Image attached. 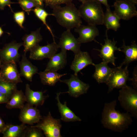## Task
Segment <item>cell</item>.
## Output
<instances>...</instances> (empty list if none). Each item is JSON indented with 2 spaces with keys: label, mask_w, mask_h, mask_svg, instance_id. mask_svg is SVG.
I'll return each mask as SVG.
<instances>
[{
  "label": "cell",
  "mask_w": 137,
  "mask_h": 137,
  "mask_svg": "<svg viewBox=\"0 0 137 137\" xmlns=\"http://www.w3.org/2000/svg\"><path fill=\"white\" fill-rule=\"evenodd\" d=\"M60 94V92L57 93L56 97L57 101L58 110L61 115L60 120L66 122L81 121V119L67 106L66 102H64L63 104L61 102L59 99Z\"/></svg>",
  "instance_id": "21"
},
{
  "label": "cell",
  "mask_w": 137,
  "mask_h": 137,
  "mask_svg": "<svg viewBox=\"0 0 137 137\" xmlns=\"http://www.w3.org/2000/svg\"><path fill=\"white\" fill-rule=\"evenodd\" d=\"M9 100L4 94L0 92V104L8 102Z\"/></svg>",
  "instance_id": "36"
},
{
  "label": "cell",
  "mask_w": 137,
  "mask_h": 137,
  "mask_svg": "<svg viewBox=\"0 0 137 137\" xmlns=\"http://www.w3.org/2000/svg\"><path fill=\"white\" fill-rule=\"evenodd\" d=\"M52 13L58 23L67 29L71 30L81 24L78 10L72 3L54 8Z\"/></svg>",
  "instance_id": "2"
},
{
  "label": "cell",
  "mask_w": 137,
  "mask_h": 137,
  "mask_svg": "<svg viewBox=\"0 0 137 137\" xmlns=\"http://www.w3.org/2000/svg\"><path fill=\"white\" fill-rule=\"evenodd\" d=\"M2 63L1 61V60L0 59V68L1 67V66L2 65Z\"/></svg>",
  "instance_id": "43"
},
{
  "label": "cell",
  "mask_w": 137,
  "mask_h": 137,
  "mask_svg": "<svg viewBox=\"0 0 137 137\" xmlns=\"http://www.w3.org/2000/svg\"><path fill=\"white\" fill-rule=\"evenodd\" d=\"M13 18L16 23L21 28L24 29L23 26L25 20V12L23 11H19L14 12Z\"/></svg>",
  "instance_id": "33"
},
{
  "label": "cell",
  "mask_w": 137,
  "mask_h": 137,
  "mask_svg": "<svg viewBox=\"0 0 137 137\" xmlns=\"http://www.w3.org/2000/svg\"><path fill=\"white\" fill-rule=\"evenodd\" d=\"M23 43H17L15 41L5 45L0 49V59L2 63L19 62L20 55L18 52Z\"/></svg>",
  "instance_id": "9"
},
{
  "label": "cell",
  "mask_w": 137,
  "mask_h": 137,
  "mask_svg": "<svg viewBox=\"0 0 137 137\" xmlns=\"http://www.w3.org/2000/svg\"><path fill=\"white\" fill-rule=\"evenodd\" d=\"M0 68V78L2 80L16 84L23 82L16 63H2Z\"/></svg>",
  "instance_id": "13"
},
{
  "label": "cell",
  "mask_w": 137,
  "mask_h": 137,
  "mask_svg": "<svg viewBox=\"0 0 137 137\" xmlns=\"http://www.w3.org/2000/svg\"><path fill=\"white\" fill-rule=\"evenodd\" d=\"M36 3L38 7L43 8L44 3L43 0H33Z\"/></svg>",
  "instance_id": "39"
},
{
  "label": "cell",
  "mask_w": 137,
  "mask_h": 137,
  "mask_svg": "<svg viewBox=\"0 0 137 137\" xmlns=\"http://www.w3.org/2000/svg\"><path fill=\"white\" fill-rule=\"evenodd\" d=\"M136 68L134 69L133 71V77L131 78V81H132V84L134 89H137V72Z\"/></svg>",
  "instance_id": "35"
},
{
  "label": "cell",
  "mask_w": 137,
  "mask_h": 137,
  "mask_svg": "<svg viewBox=\"0 0 137 137\" xmlns=\"http://www.w3.org/2000/svg\"><path fill=\"white\" fill-rule=\"evenodd\" d=\"M58 44L55 41L51 43H47L46 45L41 46L38 44L30 51V59L37 60L44 59H50L56 53L59 48Z\"/></svg>",
  "instance_id": "11"
},
{
  "label": "cell",
  "mask_w": 137,
  "mask_h": 137,
  "mask_svg": "<svg viewBox=\"0 0 137 137\" xmlns=\"http://www.w3.org/2000/svg\"><path fill=\"white\" fill-rule=\"evenodd\" d=\"M15 3H16L11 2L10 0H0V9L3 10L5 7L8 6L13 12L11 5L12 4Z\"/></svg>",
  "instance_id": "34"
},
{
  "label": "cell",
  "mask_w": 137,
  "mask_h": 137,
  "mask_svg": "<svg viewBox=\"0 0 137 137\" xmlns=\"http://www.w3.org/2000/svg\"><path fill=\"white\" fill-rule=\"evenodd\" d=\"M18 3L23 10L29 15L33 8L38 7L33 0H18Z\"/></svg>",
  "instance_id": "30"
},
{
  "label": "cell",
  "mask_w": 137,
  "mask_h": 137,
  "mask_svg": "<svg viewBox=\"0 0 137 137\" xmlns=\"http://www.w3.org/2000/svg\"><path fill=\"white\" fill-rule=\"evenodd\" d=\"M118 100L121 106L132 117L137 118V90L127 85L119 90Z\"/></svg>",
  "instance_id": "4"
},
{
  "label": "cell",
  "mask_w": 137,
  "mask_h": 137,
  "mask_svg": "<svg viewBox=\"0 0 137 137\" xmlns=\"http://www.w3.org/2000/svg\"><path fill=\"white\" fill-rule=\"evenodd\" d=\"M74 55V58L70 66V68L74 71L75 75H77L79 72L88 65H94L95 64L87 52L81 51Z\"/></svg>",
  "instance_id": "16"
},
{
  "label": "cell",
  "mask_w": 137,
  "mask_h": 137,
  "mask_svg": "<svg viewBox=\"0 0 137 137\" xmlns=\"http://www.w3.org/2000/svg\"><path fill=\"white\" fill-rule=\"evenodd\" d=\"M108 30L107 29L106 31V38L104 39L105 43L104 45L95 40H94L101 46V49L94 48L93 49L99 52L100 54L98 56L102 59V61L108 63H111L115 66V61L117 58L114 55V53L116 51H121L122 50L120 48L116 46L117 42L115 40L114 38H113L112 41L109 39L108 36Z\"/></svg>",
  "instance_id": "7"
},
{
  "label": "cell",
  "mask_w": 137,
  "mask_h": 137,
  "mask_svg": "<svg viewBox=\"0 0 137 137\" xmlns=\"http://www.w3.org/2000/svg\"><path fill=\"white\" fill-rule=\"evenodd\" d=\"M39 75L41 82L44 85L53 86L61 80L63 76L67 74H61L56 72L51 71H41L37 73Z\"/></svg>",
  "instance_id": "24"
},
{
  "label": "cell",
  "mask_w": 137,
  "mask_h": 137,
  "mask_svg": "<svg viewBox=\"0 0 137 137\" xmlns=\"http://www.w3.org/2000/svg\"><path fill=\"white\" fill-rule=\"evenodd\" d=\"M27 126L22 123L19 125L10 124H6L3 132V137H24L25 129Z\"/></svg>",
  "instance_id": "25"
},
{
  "label": "cell",
  "mask_w": 137,
  "mask_h": 137,
  "mask_svg": "<svg viewBox=\"0 0 137 137\" xmlns=\"http://www.w3.org/2000/svg\"><path fill=\"white\" fill-rule=\"evenodd\" d=\"M45 91H34L30 88V85L27 84L25 85V96L26 101L30 105L36 106H42L48 95L43 94Z\"/></svg>",
  "instance_id": "18"
},
{
  "label": "cell",
  "mask_w": 137,
  "mask_h": 137,
  "mask_svg": "<svg viewBox=\"0 0 137 137\" xmlns=\"http://www.w3.org/2000/svg\"><path fill=\"white\" fill-rule=\"evenodd\" d=\"M45 6H49L52 9L62 4H67L71 3L73 0H43Z\"/></svg>",
  "instance_id": "32"
},
{
  "label": "cell",
  "mask_w": 137,
  "mask_h": 137,
  "mask_svg": "<svg viewBox=\"0 0 137 137\" xmlns=\"http://www.w3.org/2000/svg\"><path fill=\"white\" fill-rule=\"evenodd\" d=\"M59 81L66 84L68 86V90L64 92H60L61 94L68 93L71 96L77 98L79 96L86 94L90 86L81 81L77 75H72L70 78L64 80H60Z\"/></svg>",
  "instance_id": "8"
},
{
  "label": "cell",
  "mask_w": 137,
  "mask_h": 137,
  "mask_svg": "<svg viewBox=\"0 0 137 137\" xmlns=\"http://www.w3.org/2000/svg\"><path fill=\"white\" fill-rule=\"evenodd\" d=\"M19 63L20 69V76L24 77L29 81H32L33 76L38 73L37 67L28 60L26 53L22 55V60Z\"/></svg>",
  "instance_id": "19"
},
{
  "label": "cell",
  "mask_w": 137,
  "mask_h": 137,
  "mask_svg": "<svg viewBox=\"0 0 137 137\" xmlns=\"http://www.w3.org/2000/svg\"><path fill=\"white\" fill-rule=\"evenodd\" d=\"M41 28H39L29 34L25 35L22 38L24 53L26 54L27 52L30 51L42 40V37L40 33Z\"/></svg>",
  "instance_id": "22"
},
{
  "label": "cell",
  "mask_w": 137,
  "mask_h": 137,
  "mask_svg": "<svg viewBox=\"0 0 137 137\" xmlns=\"http://www.w3.org/2000/svg\"><path fill=\"white\" fill-rule=\"evenodd\" d=\"M81 44L77 38L72 34L71 30L67 29L61 34L59 43L58 44L61 50H71L76 54L80 52Z\"/></svg>",
  "instance_id": "12"
},
{
  "label": "cell",
  "mask_w": 137,
  "mask_h": 137,
  "mask_svg": "<svg viewBox=\"0 0 137 137\" xmlns=\"http://www.w3.org/2000/svg\"><path fill=\"white\" fill-rule=\"evenodd\" d=\"M129 75L128 66L123 68L119 66L115 67L105 83L108 87L107 93L114 89H121L126 86L127 81L131 80Z\"/></svg>",
  "instance_id": "6"
},
{
  "label": "cell",
  "mask_w": 137,
  "mask_h": 137,
  "mask_svg": "<svg viewBox=\"0 0 137 137\" xmlns=\"http://www.w3.org/2000/svg\"><path fill=\"white\" fill-rule=\"evenodd\" d=\"M26 101L25 94L22 90H16L8 102L6 104V108L9 109L14 108L21 109Z\"/></svg>",
  "instance_id": "27"
},
{
  "label": "cell",
  "mask_w": 137,
  "mask_h": 137,
  "mask_svg": "<svg viewBox=\"0 0 137 137\" xmlns=\"http://www.w3.org/2000/svg\"><path fill=\"white\" fill-rule=\"evenodd\" d=\"M74 31L79 35L77 39L80 44L91 42L99 35V30L96 26L88 24L87 25L81 24L75 28Z\"/></svg>",
  "instance_id": "15"
},
{
  "label": "cell",
  "mask_w": 137,
  "mask_h": 137,
  "mask_svg": "<svg viewBox=\"0 0 137 137\" xmlns=\"http://www.w3.org/2000/svg\"><path fill=\"white\" fill-rule=\"evenodd\" d=\"M96 2L104 5L106 7V9L110 8V6L108 4V0H95Z\"/></svg>",
  "instance_id": "38"
},
{
  "label": "cell",
  "mask_w": 137,
  "mask_h": 137,
  "mask_svg": "<svg viewBox=\"0 0 137 137\" xmlns=\"http://www.w3.org/2000/svg\"><path fill=\"white\" fill-rule=\"evenodd\" d=\"M3 120L0 117V133H2L6 126Z\"/></svg>",
  "instance_id": "37"
},
{
  "label": "cell",
  "mask_w": 137,
  "mask_h": 137,
  "mask_svg": "<svg viewBox=\"0 0 137 137\" xmlns=\"http://www.w3.org/2000/svg\"><path fill=\"white\" fill-rule=\"evenodd\" d=\"M42 131L39 128L31 126L27 127L25 131L24 137H43Z\"/></svg>",
  "instance_id": "31"
},
{
  "label": "cell",
  "mask_w": 137,
  "mask_h": 137,
  "mask_svg": "<svg viewBox=\"0 0 137 137\" xmlns=\"http://www.w3.org/2000/svg\"><path fill=\"white\" fill-rule=\"evenodd\" d=\"M16 84L4 81L0 78V92L9 100L17 89Z\"/></svg>",
  "instance_id": "28"
},
{
  "label": "cell",
  "mask_w": 137,
  "mask_h": 137,
  "mask_svg": "<svg viewBox=\"0 0 137 137\" xmlns=\"http://www.w3.org/2000/svg\"><path fill=\"white\" fill-rule=\"evenodd\" d=\"M120 19L110 8L106 9L104 14L103 24L108 30L112 29L116 31L120 27Z\"/></svg>",
  "instance_id": "26"
},
{
  "label": "cell",
  "mask_w": 137,
  "mask_h": 137,
  "mask_svg": "<svg viewBox=\"0 0 137 137\" xmlns=\"http://www.w3.org/2000/svg\"><path fill=\"white\" fill-rule=\"evenodd\" d=\"M108 63L102 61L101 62L94 65L95 70L93 77L99 84L106 83L110 75L114 70L115 68L109 67Z\"/></svg>",
  "instance_id": "20"
},
{
  "label": "cell",
  "mask_w": 137,
  "mask_h": 137,
  "mask_svg": "<svg viewBox=\"0 0 137 137\" xmlns=\"http://www.w3.org/2000/svg\"><path fill=\"white\" fill-rule=\"evenodd\" d=\"M66 52L61 50L60 53L54 55L49 59L44 71L57 72L64 68L67 63Z\"/></svg>",
  "instance_id": "17"
},
{
  "label": "cell",
  "mask_w": 137,
  "mask_h": 137,
  "mask_svg": "<svg viewBox=\"0 0 137 137\" xmlns=\"http://www.w3.org/2000/svg\"><path fill=\"white\" fill-rule=\"evenodd\" d=\"M4 32L3 30L2 27H0V37H1L3 34Z\"/></svg>",
  "instance_id": "41"
},
{
  "label": "cell",
  "mask_w": 137,
  "mask_h": 137,
  "mask_svg": "<svg viewBox=\"0 0 137 137\" xmlns=\"http://www.w3.org/2000/svg\"><path fill=\"white\" fill-rule=\"evenodd\" d=\"M79 1L82 2V3L84 2H85L88 0H78Z\"/></svg>",
  "instance_id": "42"
},
{
  "label": "cell",
  "mask_w": 137,
  "mask_h": 137,
  "mask_svg": "<svg viewBox=\"0 0 137 137\" xmlns=\"http://www.w3.org/2000/svg\"><path fill=\"white\" fill-rule=\"evenodd\" d=\"M121 48L123 49L121 52L125 55V58L123 62L119 65L122 67L124 65L128 66L131 62L137 60V45L135 41L131 42L130 45H126L124 40H123V44Z\"/></svg>",
  "instance_id": "23"
},
{
  "label": "cell",
  "mask_w": 137,
  "mask_h": 137,
  "mask_svg": "<svg viewBox=\"0 0 137 137\" xmlns=\"http://www.w3.org/2000/svg\"><path fill=\"white\" fill-rule=\"evenodd\" d=\"M33 11L35 15L40 20L46 27L47 29L51 33L53 39V41H55V36L53 34L51 29L47 24L46 19L48 16L52 15L53 16V13L49 14L43 8L41 7H37L33 9Z\"/></svg>",
  "instance_id": "29"
},
{
  "label": "cell",
  "mask_w": 137,
  "mask_h": 137,
  "mask_svg": "<svg viewBox=\"0 0 137 137\" xmlns=\"http://www.w3.org/2000/svg\"><path fill=\"white\" fill-rule=\"evenodd\" d=\"M34 127L43 132L46 137H61L60 129L62 125L60 119L54 118L50 112L46 116H42L40 121Z\"/></svg>",
  "instance_id": "5"
},
{
  "label": "cell",
  "mask_w": 137,
  "mask_h": 137,
  "mask_svg": "<svg viewBox=\"0 0 137 137\" xmlns=\"http://www.w3.org/2000/svg\"><path fill=\"white\" fill-rule=\"evenodd\" d=\"M131 3L135 5L137 4V0H126Z\"/></svg>",
  "instance_id": "40"
},
{
  "label": "cell",
  "mask_w": 137,
  "mask_h": 137,
  "mask_svg": "<svg viewBox=\"0 0 137 137\" xmlns=\"http://www.w3.org/2000/svg\"><path fill=\"white\" fill-rule=\"evenodd\" d=\"M20 110L19 118L25 124L32 125L37 123L42 117L39 109L27 103L25 104Z\"/></svg>",
  "instance_id": "14"
},
{
  "label": "cell",
  "mask_w": 137,
  "mask_h": 137,
  "mask_svg": "<svg viewBox=\"0 0 137 137\" xmlns=\"http://www.w3.org/2000/svg\"><path fill=\"white\" fill-rule=\"evenodd\" d=\"M81 18L88 24L96 26L103 24L104 13L101 4L95 0L82 3L78 9Z\"/></svg>",
  "instance_id": "3"
},
{
  "label": "cell",
  "mask_w": 137,
  "mask_h": 137,
  "mask_svg": "<svg viewBox=\"0 0 137 137\" xmlns=\"http://www.w3.org/2000/svg\"><path fill=\"white\" fill-rule=\"evenodd\" d=\"M113 11L119 18L128 20L137 15L135 5L126 0H116L112 6Z\"/></svg>",
  "instance_id": "10"
},
{
  "label": "cell",
  "mask_w": 137,
  "mask_h": 137,
  "mask_svg": "<svg viewBox=\"0 0 137 137\" xmlns=\"http://www.w3.org/2000/svg\"><path fill=\"white\" fill-rule=\"evenodd\" d=\"M116 99L105 103L101 122L105 128L115 132H122L132 124V116L127 112L121 113L116 110Z\"/></svg>",
  "instance_id": "1"
}]
</instances>
